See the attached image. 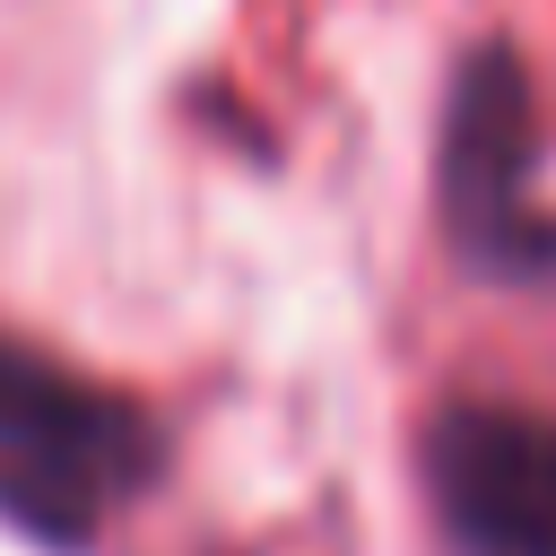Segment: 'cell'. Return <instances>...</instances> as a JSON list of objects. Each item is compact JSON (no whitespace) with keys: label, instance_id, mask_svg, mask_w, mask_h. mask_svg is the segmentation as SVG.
<instances>
[{"label":"cell","instance_id":"cell-1","mask_svg":"<svg viewBox=\"0 0 556 556\" xmlns=\"http://www.w3.org/2000/svg\"><path fill=\"white\" fill-rule=\"evenodd\" d=\"M156 469V434L130 400L52 365L43 348L0 339V513L43 539H78L96 513L139 495Z\"/></svg>","mask_w":556,"mask_h":556},{"label":"cell","instance_id":"cell-2","mask_svg":"<svg viewBox=\"0 0 556 556\" xmlns=\"http://www.w3.org/2000/svg\"><path fill=\"white\" fill-rule=\"evenodd\" d=\"M530 87H521V61L504 43L469 52L460 78H452V104H443V235L452 252L495 278V287H539L556 278V217H539L530 200Z\"/></svg>","mask_w":556,"mask_h":556},{"label":"cell","instance_id":"cell-3","mask_svg":"<svg viewBox=\"0 0 556 556\" xmlns=\"http://www.w3.org/2000/svg\"><path fill=\"white\" fill-rule=\"evenodd\" d=\"M417 460L460 556H556V417L452 400Z\"/></svg>","mask_w":556,"mask_h":556}]
</instances>
